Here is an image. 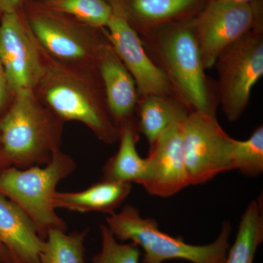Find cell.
I'll list each match as a JSON object with an SVG mask.
<instances>
[{"label": "cell", "instance_id": "obj_1", "mask_svg": "<svg viewBox=\"0 0 263 263\" xmlns=\"http://www.w3.org/2000/svg\"><path fill=\"white\" fill-rule=\"evenodd\" d=\"M45 58L44 71L34 89L38 99L62 122H80L100 141L117 143L119 127L109 111L98 69L65 65L46 53Z\"/></svg>", "mask_w": 263, "mask_h": 263}, {"label": "cell", "instance_id": "obj_2", "mask_svg": "<svg viewBox=\"0 0 263 263\" xmlns=\"http://www.w3.org/2000/svg\"><path fill=\"white\" fill-rule=\"evenodd\" d=\"M195 18L166 24L139 36L190 110L216 116L217 86L205 73L194 30Z\"/></svg>", "mask_w": 263, "mask_h": 263}, {"label": "cell", "instance_id": "obj_3", "mask_svg": "<svg viewBox=\"0 0 263 263\" xmlns=\"http://www.w3.org/2000/svg\"><path fill=\"white\" fill-rule=\"evenodd\" d=\"M64 124L34 90L15 94L0 117V148L6 167L46 165L61 148Z\"/></svg>", "mask_w": 263, "mask_h": 263}, {"label": "cell", "instance_id": "obj_4", "mask_svg": "<svg viewBox=\"0 0 263 263\" xmlns=\"http://www.w3.org/2000/svg\"><path fill=\"white\" fill-rule=\"evenodd\" d=\"M77 163L71 156L56 151L46 165L25 169H0V194L13 202L29 218L43 240L52 230L67 231L65 221L53 205L57 187L73 174Z\"/></svg>", "mask_w": 263, "mask_h": 263}, {"label": "cell", "instance_id": "obj_5", "mask_svg": "<svg viewBox=\"0 0 263 263\" xmlns=\"http://www.w3.org/2000/svg\"><path fill=\"white\" fill-rule=\"evenodd\" d=\"M106 226L119 242L130 240L143 249V262L162 263L171 259H183L193 263H224L230 249L232 232L230 222L224 221L220 233L207 245H189L159 229L152 218H143L138 209L126 205L119 213L106 218Z\"/></svg>", "mask_w": 263, "mask_h": 263}, {"label": "cell", "instance_id": "obj_6", "mask_svg": "<svg viewBox=\"0 0 263 263\" xmlns=\"http://www.w3.org/2000/svg\"><path fill=\"white\" fill-rule=\"evenodd\" d=\"M24 17L44 53L52 60L84 69H98L99 56L108 39L105 29L53 11L37 0H27Z\"/></svg>", "mask_w": 263, "mask_h": 263}, {"label": "cell", "instance_id": "obj_7", "mask_svg": "<svg viewBox=\"0 0 263 263\" xmlns=\"http://www.w3.org/2000/svg\"><path fill=\"white\" fill-rule=\"evenodd\" d=\"M219 103L230 122L238 121L263 76V21L228 46L214 64Z\"/></svg>", "mask_w": 263, "mask_h": 263}, {"label": "cell", "instance_id": "obj_8", "mask_svg": "<svg viewBox=\"0 0 263 263\" xmlns=\"http://www.w3.org/2000/svg\"><path fill=\"white\" fill-rule=\"evenodd\" d=\"M263 21L262 0L252 3L209 0L195 17L194 30L205 70L219 55Z\"/></svg>", "mask_w": 263, "mask_h": 263}, {"label": "cell", "instance_id": "obj_9", "mask_svg": "<svg viewBox=\"0 0 263 263\" xmlns=\"http://www.w3.org/2000/svg\"><path fill=\"white\" fill-rule=\"evenodd\" d=\"M185 163L190 185L202 184L218 174L233 171L228 136L216 116L190 111L182 122Z\"/></svg>", "mask_w": 263, "mask_h": 263}, {"label": "cell", "instance_id": "obj_10", "mask_svg": "<svg viewBox=\"0 0 263 263\" xmlns=\"http://www.w3.org/2000/svg\"><path fill=\"white\" fill-rule=\"evenodd\" d=\"M0 60L13 95L34 89L44 71L46 58L23 11L0 17Z\"/></svg>", "mask_w": 263, "mask_h": 263}, {"label": "cell", "instance_id": "obj_11", "mask_svg": "<svg viewBox=\"0 0 263 263\" xmlns=\"http://www.w3.org/2000/svg\"><path fill=\"white\" fill-rule=\"evenodd\" d=\"M110 5L112 14L105 32L114 51L136 81L139 98L155 95L181 99L165 74L148 55L138 32L122 13Z\"/></svg>", "mask_w": 263, "mask_h": 263}, {"label": "cell", "instance_id": "obj_12", "mask_svg": "<svg viewBox=\"0 0 263 263\" xmlns=\"http://www.w3.org/2000/svg\"><path fill=\"white\" fill-rule=\"evenodd\" d=\"M183 121L171 124L149 146L140 185L150 195L171 197L190 185L183 150Z\"/></svg>", "mask_w": 263, "mask_h": 263}, {"label": "cell", "instance_id": "obj_13", "mask_svg": "<svg viewBox=\"0 0 263 263\" xmlns=\"http://www.w3.org/2000/svg\"><path fill=\"white\" fill-rule=\"evenodd\" d=\"M98 70L109 111L117 127L136 119L139 95L136 81L109 41L100 52Z\"/></svg>", "mask_w": 263, "mask_h": 263}, {"label": "cell", "instance_id": "obj_14", "mask_svg": "<svg viewBox=\"0 0 263 263\" xmlns=\"http://www.w3.org/2000/svg\"><path fill=\"white\" fill-rule=\"evenodd\" d=\"M138 34L196 17L209 0H108Z\"/></svg>", "mask_w": 263, "mask_h": 263}, {"label": "cell", "instance_id": "obj_15", "mask_svg": "<svg viewBox=\"0 0 263 263\" xmlns=\"http://www.w3.org/2000/svg\"><path fill=\"white\" fill-rule=\"evenodd\" d=\"M0 245L9 252L13 263H39L44 245L29 218L1 194Z\"/></svg>", "mask_w": 263, "mask_h": 263}, {"label": "cell", "instance_id": "obj_16", "mask_svg": "<svg viewBox=\"0 0 263 263\" xmlns=\"http://www.w3.org/2000/svg\"><path fill=\"white\" fill-rule=\"evenodd\" d=\"M132 184L102 179L86 190L70 193L57 192L53 199L55 209L81 213L112 214L131 193Z\"/></svg>", "mask_w": 263, "mask_h": 263}, {"label": "cell", "instance_id": "obj_17", "mask_svg": "<svg viewBox=\"0 0 263 263\" xmlns=\"http://www.w3.org/2000/svg\"><path fill=\"white\" fill-rule=\"evenodd\" d=\"M181 99L164 95H148L138 99L136 120L140 133L152 146L171 124L182 122L190 112Z\"/></svg>", "mask_w": 263, "mask_h": 263}, {"label": "cell", "instance_id": "obj_18", "mask_svg": "<svg viewBox=\"0 0 263 263\" xmlns=\"http://www.w3.org/2000/svg\"><path fill=\"white\" fill-rule=\"evenodd\" d=\"M119 132V148L104 166L103 180L140 184L144 176L146 162L137 150L141 133L136 119L121 126Z\"/></svg>", "mask_w": 263, "mask_h": 263}, {"label": "cell", "instance_id": "obj_19", "mask_svg": "<svg viewBox=\"0 0 263 263\" xmlns=\"http://www.w3.org/2000/svg\"><path fill=\"white\" fill-rule=\"evenodd\" d=\"M263 241V218L260 205L252 200L240 219L234 243L224 263H254L256 252Z\"/></svg>", "mask_w": 263, "mask_h": 263}, {"label": "cell", "instance_id": "obj_20", "mask_svg": "<svg viewBox=\"0 0 263 263\" xmlns=\"http://www.w3.org/2000/svg\"><path fill=\"white\" fill-rule=\"evenodd\" d=\"M88 231L51 230L44 240L39 263H86L85 240Z\"/></svg>", "mask_w": 263, "mask_h": 263}, {"label": "cell", "instance_id": "obj_21", "mask_svg": "<svg viewBox=\"0 0 263 263\" xmlns=\"http://www.w3.org/2000/svg\"><path fill=\"white\" fill-rule=\"evenodd\" d=\"M43 6L72 17L95 28L106 27L112 14L107 0H37Z\"/></svg>", "mask_w": 263, "mask_h": 263}, {"label": "cell", "instance_id": "obj_22", "mask_svg": "<svg viewBox=\"0 0 263 263\" xmlns=\"http://www.w3.org/2000/svg\"><path fill=\"white\" fill-rule=\"evenodd\" d=\"M232 167L249 177H256L263 171V127L254 129L245 141L233 139Z\"/></svg>", "mask_w": 263, "mask_h": 263}, {"label": "cell", "instance_id": "obj_23", "mask_svg": "<svg viewBox=\"0 0 263 263\" xmlns=\"http://www.w3.org/2000/svg\"><path fill=\"white\" fill-rule=\"evenodd\" d=\"M100 234L101 249L93 257V263H139L141 251L136 243L119 242L106 224L100 226Z\"/></svg>", "mask_w": 263, "mask_h": 263}, {"label": "cell", "instance_id": "obj_24", "mask_svg": "<svg viewBox=\"0 0 263 263\" xmlns=\"http://www.w3.org/2000/svg\"><path fill=\"white\" fill-rule=\"evenodd\" d=\"M1 17V15H0ZM13 96V93L10 91L6 76H5L3 64L0 60V117L8 110L10 103H12Z\"/></svg>", "mask_w": 263, "mask_h": 263}, {"label": "cell", "instance_id": "obj_25", "mask_svg": "<svg viewBox=\"0 0 263 263\" xmlns=\"http://www.w3.org/2000/svg\"><path fill=\"white\" fill-rule=\"evenodd\" d=\"M27 0H0V15L22 11Z\"/></svg>", "mask_w": 263, "mask_h": 263}, {"label": "cell", "instance_id": "obj_26", "mask_svg": "<svg viewBox=\"0 0 263 263\" xmlns=\"http://www.w3.org/2000/svg\"><path fill=\"white\" fill-rule=\"evenodd\" d=\"M0 263H13L9 252L2 245H0Z\"/></svg>", "mask_w": 263, "mask_h": 263}, {"label": "cell", "instance_id": "obj_27", "mask_svg": "<svg viewBox=\"0 0 263 263\" xmlns=\"http://www.w3.org/2000/svg\"><path fill=\"white\" fill-rule=\"evenodd\" d=\"M6 167V164L5 163L4 159H3V155H2L1 148H0V169Z\"/></svg>", "mask_w": 263, "mask_h": 263}, {"label": "cell", "instance_id": "obj_28", "mask_svg": "<svg viewBox=\"0 0 263 263\" xmlns=\"http://www.w3.org/2000/svg\"><path fill=\"white\" fill-rule=\"evenodd\" d=\"M228 1L236 2V3H252L257 1V0H228Z\"/></svg>", "mask_w": 263, "mask_h": 263}, {"label": "cell", "instance_id": "obj_29", "mask_svg": "<svg viewBox=\"0 0 263 263\" xmlns=\"http://www.w3.org/2000/svg\"><path fill=\"white\" fill-rule=\"evenodd\" d=\"M143 263H146V262H143Z\"/></svg>", "mask_w": 263, "mask_h": 263}]
</instances>
